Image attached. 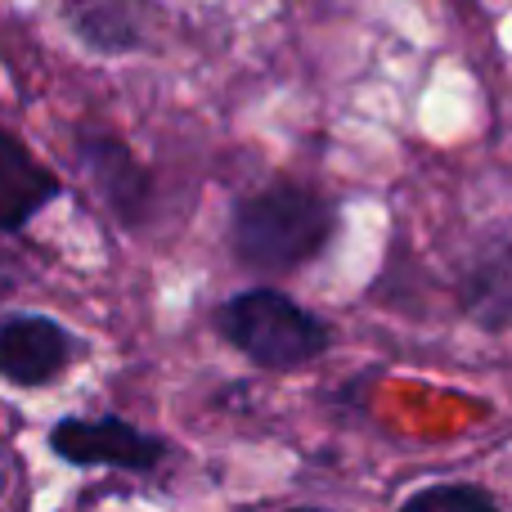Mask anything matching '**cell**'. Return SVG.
<instances>
[{"label": "cell", "mask_w": 512, "mask_h": 512, "mask_svg": "<svg viewBox=\"0 0 512 512\" xmlns=\"http://www.w3.org/2000/svg\"><path fill=\"white\" fill-rule=\"evenodd\" d=\"M400 512H499V508L490 504V495H481L472 486H436L414 495Z\"/></svg>", "instance_id": "obj_6"}, {"label": "cell", "mask_w": 512, "mask_h": 512, "mask_svg": "<svg viewBox=\"0 0 512 512\" xmlns=\"http://www.w3.org/2000/svg\"><path fill=\"white\" fill-rule=\"evenodd\" d=\"M333 212L301 185H270L234 212V252L252 270H292L324 248Z\"/></svg>", "instance_id": "obj_1"}, {"label": "cell", "mask_w": 512, "mask_h": 512, "mask_svg": "<svg viewBox=\"0 0 512 512\" xmlns=\"http://www.w3.org/2000/svg\"><path fill=\"white\" fill-rule=\"evenodd\" d=\"M54 450L72 463H104V468H153L167 454V445L117 418H72L54 427Z\"/></svg>", "instance_id": "obj_3"}, {"label": "cell", "mask_w": 512, "mask_h": 512, "mask_svg": "<svg viewBox=\"0 0 512 512\" xmlns=\"http://www.w3.org/2000/svg\"><path fill=\"white\" fill-rule=\"evenodd\" d=\"M221 333L265 369H297V364L315 360L328 342V328L315 315H306L297 301H288L283 292L270 288H256L225 301Z\"/></svg>", "instance_id": "obj_2"}, {"label": "cell", "mask_w": 512, "mask_h": 512, "mask_svg": "<svg viewBox=\"0 0 512 512\" xmlns=\"http://www.w3.org/2000/svg\"><path fill=\"white\" fill-rule=\"evenodd\" d=\"M72 360V337L54 319L18 315L0 324V378L18 387H41Z\"/></svg>", "instance_id": "obj_4"}, {"label": "cell", "mask_w": 512, "mask_h": 512, "mask_svg": "<svg viewBox=\"0 0 512 512\" xmlns=\"http://www.w3.org/2000/svg\"><path fill=\"white\" fill-rule=\"evenodd\" d=\"M59 180L14 140L0 131V230H18L54 198Z\"/></svg>", "instance_id": "obj_5"}]
</instances>
